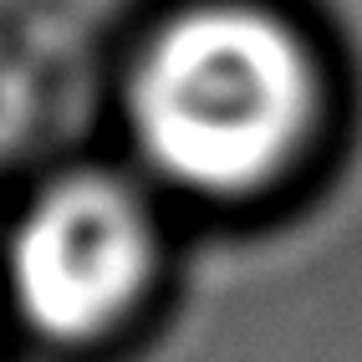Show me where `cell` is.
Listing matches in <instances>:
<instances>
[{
    "mask_svg": "<svg viewBox=\"0 0 362 362\" xmlns=\"http://www.w3.org/2000/svg\"><path fill=\"white\" fill-rule=\"evenodd\" d=\"M163 265L158 209L117 174L57 179L11 240V301L46 342H103L153 296Z\"/></svg>",
    "mask_w": 362,
    "mask_h": 362,
    "instance_id": "cell-2",
    "label": "cell"
},
{
    "mask_svg": "<svg viewBox=\"0 0 362 362\" xmlns=\"http://www.w3.org/2000/svg\"><path fill=\"white\" fill-rule=\"evenodd\" d=\"M327 71L286 11L194 0L168 11L128 71V128L153 179L194 199H255L311 153Z\"/></svg>",
    "mask_w": 362,
    "mask_h": 362,
    "instance_id": "cell-1",
    "label": "cell"
}]
</instances>
